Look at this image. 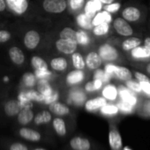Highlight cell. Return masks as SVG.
<instances>
[{
  "label": "cell",
  "instance_id": "1",
  "mask_svg": "<svg viewBox=\"0 0 150 150\" xmlns=\"http://www.w3.org/2000/svg\"><path fill=\"white\" fill-rule=\"evenodd\" d=\"M105 72H107L111 78H115L121 81H126L133 79V75L131 70L125 66L117 65L113 63H109L104 67Z\"/></svg>",
  "mask_w": 150,
  "mask_h": 150
},
{
  "label": "cell",
  "instance_id": "2",
  "mask_svg": "<svg viewBox=\"0 0 150 150\" xmlns=\"http://www.w3.org/2000/svg\"><path fill=\"white\" fill-rule=\"evenodd\" d=\"M127 57L129 59L135 63H146L150 61V49H148L144 44H141L130 52L127 53Z\"/></svg>",
  "mask_w": 150,
  "mask_h": 150
},
{
  "label": "cell",
  "instance_id": "3",
  "mask_svg": "<svg viewBox=\"0 0 150 150\" xmlns=\"http://www.w3.org/2000/svg\"><path fill=\"white\" fill-rule=\"evenodd\" d=\"M122 18L129 23H140L145 18V13L138 6H126L122 11Z\"/></svg>",
  "mask_w": 150,
  "mask_h": 150
},
{
  "label": "cell",
  "instance_id": "4",
  "mask_svg": "<svg viewBox=\"0 0 150 150\" xmlns=\"http://www.w3.org/2000/svg\"><path fill=\"white\" fill-rule=\"evenodd\" d=\"M98 54L100 55L101 58L103 61L106 62H117L120 59V53L119 51L112 45L109 43H104L100 46L99 48V52Z\"/></svg>",
  "mask_w": 150,
  "mask_h": 150
},
{
  "label": "cell",
  "instance_id": "5",
  "mask_svg": "<svg viewBox=\"0 0 150 150\" xmlns=\"http://www.w3.org/2000/svg\"><path fill=\"white\" fill-rule=\"evenodd\" d=\"M113 28L115 31L121 36L129 37L133 36L134 35V29L132 25L123 18L115 19L113 21Z\"/></svg>",
  "mask_w": 150,
  "mask_h": 150
},
{
  "label": "cell",
  "instance_id": "6",
  "mask_svg": "<svg viewBox=\"0 0 150 150\" xmlns=\"http://www.w3.org/2000/svg\"><path fill=\"white\" fill-rule=\"evenodd\" d=\"M118 91V96H120L121 100L131 104L133 107H137L139 103V99H138V95L132 93L128 88L125 86L120 85L117 88Z\"/></svg>",
  "mask_w": 150,
  "mask_h": 150
},
{
  "label": "cell",
  "instance_id": "7",
  "mask_svg": "<svg viewBox=\"0 0 150 150\" xmlns=\"http://www.w3.org/2000/svg\"><path fill=\"white\" fill-rule=\"evenodd\" d=\"M42 6L45 11L52 13H60L66 9L65 0H44Z\"/></svg>",
  "mask_w": 150,
  "mask_h": 150
},
{
  "label": "cell",
  "instance_id": "8",
  "mask_svg": "<svg viewBox=\"0 0 150 150\" xmlns=\"http://www.w3.org/2000/svg\"><path fill=\"white\" fill-rule=\"evenodd\" d=\"M78 43L76 42H74L72 40L69 39H62L60 38L58 41L56 42V47L57 49L64 53V54H71L73 53L77 49Z\"/></svg>",
  "mask_w": 150,
  "mask_h": 150
},
{
  "label": "cell",
  "instance_id": "9",
  "mask_svg": "<svg viewBox=\"0 0 150 150\" xmlns=\"http://www.w3.org/2000/svg\"><path fill=\"white\" fill-rule=\"evenodd\" d=\"M142 42H143V41L139 37L129 36V37H126L125 40L122 41V42H121V49H122V50L124 52L128 53L132 50H133L134 48L141 45Z\"/></svg>",
  "mask_w": 150,
  "mask_h": 150
},
{
  "label": "cell",
  "instance_id": "10",
  "mask_svg": "<svg viewBox=\"0 0 150 150\" xmlns=\"http://www.w3.org/2000/svg\"><path fill=\"white\" fill-rule=\"evenodd\" d=\"M109 142L112 150H120L123 146L122 138L117 129L111 128L109 133Z\"/></svg>",
  "mask_w": 150,
  "mask_h": 150
},
{
  "label": "cell",
  "instance_id": "11",
  "mask_svg": "<svg viewBox=\"0 0 150 150\" xmlns=\"http://www.w3.org/2000/svg\"><path fill=\"white\" fill-rule=\"evenodd\" d=\"M39 42H40V35L36 31L31 30L26 34L24 38V43L28 49L33 50L36 48L37 45L39 44Z\"/></svg>",
  "mask_w": 150,
  "mask_h": 150
},
{
  "label": "cell",
  "instance_id": "12",
  "mask_svg": "<svg viewBox=\"0 0 150 150\" xmlns=\"http://www.w3.org/2000/svg\"><path fill=\"white\" fill-rule=\"evenodd\" d=\"M86 65L91 69V70H96L97 68H99L102 65L103 60L100 57V55L97 52H90L88 54L87 57H86Z\"/></svg>",
  "mask_w": 150,
  "mask_h": 150
},
{
  "label": "cell",
  "instance_id": "13",
  "mask_svg": "<svg viewBox=\"0 0 150 150\" xmlns=\"http://www.w3.org/2000/svg\"><path fill=\"white\" fill-rule=\"evenodd\" d=\"M6 2L8 6L19 14L25 13L28 6L27 0H6Z\"/></svg>",
  "mask_w": 150,
  "mask_h": 150
},
{
  "label": "cell",
  "instance_id": "14",
  "mask_svg": "<svg viewBox=\"0 0 150 150\" xmlns=\"http://www.w3.org/2000/svg\"><path fill=\"white\" fill-rule=\"evenodd\" d=\"M70 145L74 150H89L90 149V142L87 139H83L81 137H75L71 139L70 141Z\"/></svg>",
  "mask_w": 150,
  "mask_h": 150
},
{
  "label": "cell",
  "instance_id": "15",
  "mask_svg": "<svg viewBox=\"0 0 150 150\" xmlns=\"http://www.w3.org/2000/svg\"><path fill=\"white\" fill-rule=\"evenodd\" d=\"M137 108L139 115L144 117H150V98L146 97L142 101L139 102Z\"/></svg>",
  "mask_w": 150,
  "mask_h": 150
},
{
  "label": "cell",
  "instance_id": "16",
  "mask_svg": "<svg viewBox=\"0 0 150 150\" xmlns=\"http://www.w3.org/2000/svg\"><path fill=\"white\" fill-rule=\"evenodd\" d=\"M9 56L12 61L16 64H21L25 60V57L22 50L18 47H12L9 50Z\"/></svg>",
  "mask_w": 150,
  "mask_h": 150
},
{
  "label": "cell",
  "instance_id": "17",
  "mask_svg": "<svg viewBox=\"0 0 150 150\" xmlns=\"http://www.w3.org/2000/svg\"><path fill=\"white\" fill-rule=\"evenodd\" d=\"M20 135L28 140L38 141L41 139V134L38 132L29 128H21L20 130Z\"/></svg>",
  "mask_w": 150,
  "mask_h": 150
},
{
  "label": "cell",
  "instance_id": "18",
  "mask_svg": "<svg viewBox=\"0 0 150 150\" xmlns=\"http://www.w3.org/2000/svg\"><path fill=\"white\" fill-rule=\"evenodd\" d=\"M50 110L53 112L56 115L58 116H64L69 113V108L65 106L64 104L58 103V102H53L50 104Z\"/></svg>",
  "mask_w": 150,
  "mask_h": 150
},
{
  "label": "cell",
  "instance_id": "19",
  "mask_svg": "<svg viewBox=\"0 0 150 150\" xmlns=\"http://www.w3.org/2000/svg\"><path fill=\"white\" fill-rule=\"evenodd\" d=\"M112 21L111 15L107 11H103L101 13H98L96 15H95L94 19L92 20L93 26H97L102 23H110Z\"/></svg>",
  "mask_w": 150,
  "mask_h": 150
},
{
  "label": "cell",
  "instance_id": "20",
  "mask_svg": "<svg viewBox=\"0 0 150 150\" xmlns=\"http://www.w3.org/2000/svg\"><path fill=\"white\" fill-rule=\"evenodd\" d=\"M103 96L106 100L115 101L118 96L117 88L115 87L114 85H111V84L107 85L103 90Z\"/></svg>",
  "mask_w": 150,
  "mask_h": 150
},
{
  "label": "cell",
  "instance_id": "21",
  "mask_svg": "<svg viewBox=\"0 0 150 150\" xmlns=\"http://www.w3.org/2000/svg\"><path fill=\"white\" fill-rule=\"evenodd\" d=\"M106 104V99L104 97H97L95 99H91L86 103V109L88 110H96L101 109L103 106Z\"/></svg>",
  "mask_w": 150,
  "mask_h": 150
},
{
  "label": "cell",
  "instance_id": "22",
  "mask_svg": "<svg viewBox=\"0 0 150 150\" xmlns=\"http://www.w3.org/2000/svg\"><path fill=\"white\" fill-rule=\"evenodd\" d=\"M102 9V3L99 0H91L88 1L86 5L85 12L87 14L91 16L92 18L95 16L96 12H99Z\"/></svg>",
  "mask_w": 150,
  "mask_h": 150
},
{
  "label": "cell",
  "instance_id": "23",
  "mask_svg": "<svg viewBox=\"0 0 150 150\" xmlns=\"http://www.w3.org/2000/svg\"><path fill=\"white\" fill-rule=\"evenodd\" d=\"M21 111V105L19 103V102L15 101V100H12L9 101L8 103H6V106H5V112L6 115L8 116H15L17 114H19V112Z\"/></svg>",
  "mask_w": 150,
  "mask_h": 150
},
{
  "label": "cell",
  "instance_id": "24",
  "mask_svg": "<svg viewBox=\"0 0 150 150\" xmlns=\"http://www.w3.org/2000/svg\"><path fill=\"white\" fill-rule=\"evenodd\" d=\"M34 118V113L29 109H24L19 112L18 115V121L21 125H27L32 121Z\"/></svg>",
  "mask_w": 150,
  "mask_h": 150
},
{
  "label": "cell",
  "instance_id": "25",
  "mask_svg": "<svg viewBox=\"0 0 150 150\" xmlns=\"http://www.w3.org/2000/svg\"><path fill=\"white\" fill-rule=\"evenodd\" d=\"M84 78V73L81 70L72 71L67 76V82L69 84H76L81 82Z\"/></svg>",
  "mask_w": 150,
  "mask_h": 150
},
{
  "label": "cell",
  "instance_id": "26",
  "mask_svg": "<svg viewBox=\"0 0 150 150\" xmlns=\"http://www.w3.org/2000/svg\"><path fill=\"white\" fill-rule=\"evenodd\" d=\"M77 21L78 24L83 28H87V29H90L93 28V24H92V17L89 16L88 14L85 13V14H81L78 18H77Z\"/></svg>",
  "mask_w": 150,
  "mask_h": 150
},
{
  "label": "cell",
  "instance_id": "27",
  "mask_svg": "<svg viewBox=\"0 0 150 150\" xmlns=\"http://www.w3.org/2000/svg\"><path fill=\"white\" fill-rule=\"evenodd\" d=\"M50 65L56 71H64L67 68V62L63 57H56L51 60Z\"/></svg>",
  "mask_w": 150,
  "mask_h": 150
},
{
  "label": "cell",
  "instance_id": "28",
  "mask_svg": "<svg viewBox=\"0 0 150 150\" xmlns=\"http://www.w3.org/2000/svg\"><path fill=\"white\" fill-rule=\"evenodd\" d=\"M53 126L54 129L56 131V132L60 135V136H64L66 133V127H65V124L64 121L62 118L57 117L53 120Z\"/></svg>",
  "mask_w": 150,
  "mask_h": 150
},
{
  "label": "cell",
  "instance_id": "29",
  "mask_svg": "<svg viewBox=\"0 0 150 150\" xmlns=\"http://www.w3.org/2000/svg\"><path fill=\"white\" fill-rule=\"evenodd\" d=\"M125 85L126 88H128L132 93L136 94V95H143L142 93V90H141V88L139 86V83L138 81H136L135 80L132 79V80H129V81H125Z\"/></svg>",
  "mask_w": 150,
  "mask_h": 150
},
{
  "label": "cell",
  "instance_id": "30",
  "mask_svg": "<svg viewBox=\"0 0 150 150\" xmlns=\"http://www.w3.org/2000/svg\"><path fill=\"white\" fill-rule=\"evenodd\" d=\"M71 59H72V63L74 67L77 70H82L85 68L86 63L83 59V57L80 54V53H72L71 56Z\"/></svg>",
  "mask_w": 150,
  "mask_h": 150
},
{
  "label": "cell",
  "instance_id": "31",
  "mask_svg": "<svg viewBox=\"0 0 150 150\" xmlns=\"http://www.w3.org/2000/svg\"><path fill=\"white\" fill-rule=\"evenodd\" d=\"M50 120H51V115L49 111H46V110L40 112L35 117V123L36 125L46 124V123H49Z\"/></svg>",
  "mask_w": 150,
  "mask_h": 150
},
{
  "label": "cell",
  "instance_id": "32",
  "mask_svg": "<svg viewBox=\"0 0 150 150\" xmlns=\"http://www.w3.org/2000/svg\"><path fill=\"white\" fill-rule=\"evenodd\" d=\"M60 38L62 39H69L76 42L77 39V32L70 28H65L60 32Z\"/></svg>",
  "mask_w": 150,
  "mask_h": 150
},
{
  "label": "cell",
  "instance_id": "33",
  "mask_svg": "<svg viewBox=\"0 0 150 150\" xmlns=\"http://www.w3.org/2000/svg\"><path fill=\"white\" fill-rule=\"evenodd\" d=\"M110 23H102L97 26H95V28L93 30L94 34L97 36H103L109 33L110 31Z\"/></svg>",
  "mask_w": 150,
  "mask_h": 150
},
{
  "label": "cell",
  "instance_id": "34",
  "mask_svg": "<svg viewBox=\"0 0 150 150\" xmlns=\"http://www.w3.org/2000/svg\"><path fill=\"white\" fill-rule=\"evenodd\" d=\"M32 65L35 70H42V69H48L47 63L42 59L40 57H33L31 60Z\"/></svg>",
  "mask_w": 150,
  "mask_h": 150
},
{
  "label": "cell",
  "instance_id": "35",
  "mask_svg": "<svg viewBox=\"0 0 150 150\" xmlns=\"http://www.w3.org/2000/svg\"><path fill=\"white\" fill-rule=\"evenodd\" d=\"M132 75H133V79L138 81V82H150V77L146 73H143L139 71H132Z\"/></svg>",
  "mask_w": 150,
  "mask_h": 150
},
{
  "label": "cell",
  "instance_id": "36",
  "mask_svg": "<svg viewBox=\"0 0 150 150\" xmlns=\"http://www.w3.org/2000/svg\"><path fill=\"white\" fill-rule=\"evenodd\" d=\"M101 110L103 114L106 115H115L118 112V108L117 106L112 105V104H105L101 108Z\"/></svg>",
  "mask_w": 150,
  "mask_h": 150
},
{
  "label": "cell",
  "instance_id": "37",
  "mask_svg": "<svg viewBox=\"0 0 150 150\" xmlns=\"http://www.w3.org/2000/svg\"><path fill=\"white\" fill-rule=\"evenodd\" d=\"M77 43L82 44V45H86L89 42V37L88 35L82 30L78 31L77 32V39H76Z\"/></svg>",
  "mask_w": 150,
  "mask_h": 150
},
{
  "label": "cell",
  "instance_id": "38",
  "mask_svg": "<svg viewBox=\"0 0 150 150\" xmlns=\"http://www.w3.org/2000/svg\"><path fill=\"white\" fill-rule=\"evenodd\" d=\"M95 79H99L103 82H108L110 81L111 77L107 72H105V71L98 70V71H96V72L95 74Z\"/></svg>",
  "mask_w": 150,
  "mask_h": 150
},
{
  "label": "cell",
  "instance_id": "39",
  "mask_svg": "<svg viewBox=\"0 0 150 150\" xmlns=\"http://www.w3.org/2000/svg\"><path fill=\"white\" fill-rule=\"evenodd\" d=\"M117 108H118V110L120 109L125 113H131V112L133 111V109H134L133 106H132L131 104H129V103H125V102H124L122 100H121V102H119Z\"/></svg>",
  "mask_w": 150,
  "mask_h": 150
},
{
  "label": "cell",
  "instance_id": "40",
  "mask_svg": "<svg viewBox=\"0 0 150 150\" xmlns=\"http://www.w3.org/2000/svg\"><path fill=\"white\" fill-rule=\"evenodd\" d=\"M121 7V5L119 3H111V4H109V5H106L104 9L105 11H107L108 13H117Z\"/></svg>",
  "mask_w": 150,
  "mask_h": 150
},
{
  "label": "cell",
  "instance_id": "41",
  "mask_svg": "<svg viewBox=\"0 0 150 150\" xmlns=\"http://www.w3.org/2000/svg\"><path fill=\"white\" fill-rule=\"evenodd\" d=\"M142 93L146 97L150 98V82H139Z\"/></svg>",
  "mask_w": 150,
  "mask_h": 150
},
{
  "label": "cell",
  "instance_id": "42",
  "mask_svg": "<svg viewBox=\"0 0 150 150\" xmlns=\"http://www.w3.org/2000/svg\"><path fill=\"white\" fill-rule=\"evenodd\" d=\"M135 67H138L141 71H145L147 75H150V61L146 63H141V64H135Z\"/></svg>",
  "mask_w": 150,
  "mask_h": 150
},
{
  "label": "cell",
  "instance_id": "43",
  "mask_svg": "<svg viewBox=\"0 0 150 150\" xmlns=\"http://www.w3.org/2000/svg\"><path fill=\"white\" fill-rule=\"evenodd\" d=\"M24 82L26 83V85L28 86H33L35 82V77H34V75L31 74V73H26L24 75Z\"/></svg>",
  "mask_w": 150,
  "mask_h": 150
},
{
  "label": "cell",
  "instance_id": "44",
  "mask_svg": "<svg viewBox=\"0 0 150 150\" xmlns=\"http://www.w3.org/2000/svg\"><path fill=\"white\" fill-rule=\"evenodd\" d=\"M35 75L40 78V79H46L48 77H50V72L48 71V69H42V70H36L35 71Z\"/></svg>",
  "mask_w": 150,
  "mask_h": 150
},
{
  "label": "cell",
  "instance_id": "45",
  "mask_svg": "<svg viewBox=\"0 0 150 150\" xmlns=\"http://www.w3.org/2000/svg\"><path fill=\"white\" fill-rule=\"evenodd\" d=\"M84 3V0H71L70 1V6L71 9L73 10H77L81 7V6Z\"/></svg>",
  "mask_w": 150,
  "mask_h": 150
},
{
  "label": "cell",
  "instance_id": "46",
  "mask_svg": "<svg viewBox=\"0 0 150 150\" xmlns=\"http://www.w3.org/2000/svg\"><path fill=\"white\" fill-rule=\"evenodd\" d=\"M11 38V34L6 30H0V42H6Z\"/></svg>",
  "mask_w": 150,
  "mask_h": 150
},
{
  "label": "cell",
  "instance_id": "47",
  "mask_svg": "<svg viewBox=\"0 0 150 150\" xmlns=\"http://www.w3.org/2000/svg\"><path fill=\"white\" fill-rule=\"evenodd\" d=\"M10 150H28V147L21 143H13L10 146Z\"/></svg>",
  "mask_w": 150,
  "mask_h": 150
},
{
  "label": "cell",
  "instance_id": "48",
  "mask_svg": "<svg viewBox=\"0 0 150 150\" xmlns=\"http://www.w3.org/2000/svg\"><path fill=\"white\" fill-rule=\"evenodd\" d=\"M93 83H94L95 89H96V90H98V89H100V88H102L103 82L101 80H99V79H95V81H93Z\"/></svg>",
  "mask_w": 150,
  "mask_h": 150
},
{
  "label": "cell",
  "instance_id": "49",
  "mask_svg": "<svg viewBox=\"0 0 150 150\" xmlns=\"http://www.w3.org/2000/svg\"><path fill=\"white\" fill-rule=\"evenodd\" d=\"M142 41H143L142 44H144V45L146 46L148 49H150V35L146 36V37L144 38V40H142Z\"/></svg>",
  "mask_w": 150,
  "mask_h": 150
},
{
  "label": "cell",
  "instance_id": "50",
  "mask_svg": "<svg viewBox=\"0 0 150 150\" xmlns=\"http://www.w3.org/2000/svg\"><path fill=\"white\" fill-rule=\"evenodd\" d=\"M86 90L88 91V92H91V91H94L96 90L95 89V87H94V83L93 82H88L86 86Z\"/></svg>",
  "mask_w": 150,
  "mask_h": 150
},
{
  "label": "cell",
  "instance_id": "51",
  "mask_svg": "<svg viewBox=\"0 0 150 150\" xmlns=\"http://www.w3.org/2000/svg\"><path fill=\"white\" fill-rule=\"evenodd\" d=\"M6 8V5L5 3L4 0H0V12H3L5 11Z\"/></svg>",
  "mask_w": 150,
  "mask_h": 150
},
{
  "label": "cell",
  "instance_id": "52",
  "mask_svg": "<svg viewBox=\"0 0 150 150\" xmlns=\"http://www.w3.org/2000/svg\"><path fill=\"white\" fill-rule=\"evenodd\" d=\"M99 1L102 3V4H104V5H109V4H111L113 3L115 0H99Z\"/></svg>",
  "mask_w": 150,
  "mask_h": 150
},
{
  "label": "cell",
  "instance_id": "53",
  "mask_svg": "<svg viewBox=\"0 0 150 150\" xmlns=\"http://www.w3.org/2000/svg\"><path fill=\"white\" fill-rule=\"evenodd\" d=\"M35 150H46V149H43V148H36Z\"/></svg>",
  "mask_w": 150,
  "mask_h": 150
}]
</instances>
